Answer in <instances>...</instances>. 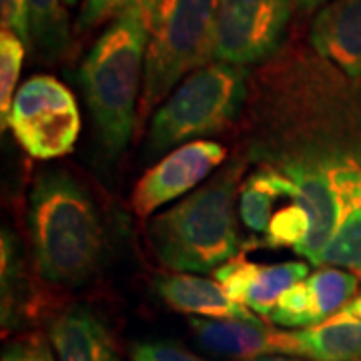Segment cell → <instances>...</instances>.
<instances>
[{
	"instance_id": "obj_1",
	"label": "cell",
	"mask_w": 361,
	"mask_h": 361,
	"mask_svg": "<svg viewBox=\"0 0 361 361\" xmlns=\"http://www.w3.org/2000/svg\"><path fill=\"white\" fill-rule=\"evenodd\" d=\"M247 165L293 183L310 217L297 255L319 265L345 221L361 211V82L307 49L271 56L249 82Z\"/></svg>"
},
{
	"instance_id": "obj_2",
	"label": "cell",
	"mask_w": 361,
	"mask_h": 361,
	"mask_svg": "<svg viewBox=\"0 0 361 361\" xmlns=\"http://www.w3.org/2000/svg\"><path fill=\"white\" fill-rule=\"evenodd\" d=\"M28 231L40 277L77 285L97 271L103 221L87 189L65 169L40 171L28 195Z\"/></svg>"
},
{
	"instance_id": "obj_3",
	"label": "cell",
	"mask_w": 361,
	"mask_h": 361,
	"mask_svg": "<svg viewBox=\"0 0 361 361\" xmlns=\"http://www.w3.org/2000/svg\"><path fill=\"white\" fill-rule=\"evenodd\" d=\"M247 161H231L217 177L149 223L157 259L177 273H213L239 255L237 199Z\"/></svg>"
},
{
	"instance_id": "obj_4",
	"label": "cell",
	"mask_w": 361,
	"mask_h": 361,
	"mask_svg": "<svg viewBox=\"0 0 361 361\" xmlns=\"http://www.w3.org/2000/svg\"><path fill=\"white\" fill-rule=\"evenodd\" d=\"M147 8L135 2L111 20L80 66V85L104 149L118 155L129 145L145 77Z\"/></svg>"
},
{
	"instance_id": "obj_5",
	"label": "cell",
	"mask_w": 361,
	"mask_h": 361,
	"mask_svg": "<svg viewBox=\"0 0 361 361\" xmlns=\"http://www.w3.org/2000/svg\"><path fill=\"white\" fill-rule=\"evenodd\" d=\"M215 6L217 0H145L149 40L139 115L215 59Z\"/></svg>"
},
{
	"instance_id": "obj_6",
	"label": "cell",
	"mask_w": 361,
	"mask_h": 361,
	"mask_svg": "<svg viewBox=\"0 0 361 361\" xmlns=\"http://www.w3.org/2000/svg\"><path fill=\"white\" fill-rule=\"evenodd\" d=\"M245 66L209 63L191 73L157 109L149 129L151 153L223 133L243 115L249 85Z\"/></svg>"
},
{
	"instance_id": "obj_7",
	"label": "cell",
	"mask_w": 361,
	"mask_h": 361,
	"mask_svg": "<svg viewBox=\"0 0 361 361\" xmlns=\"http://www.w3.org/2000/svg\"><path fill=\"white\" fill-rule=\"evenodd\" d=\"M8 127L35 159L68 155L80 130L77 101L61 80L37 75L14 94Z\"/></svg>"
},
{
	"instance_id": "obj_8",
	"label": "cell",
	"mask_w": 361,
	"mask_h": 361,
	"mask_svg": "<svg viewBox=\"0 0 361 361\" xmlns=\"http://www.w3.org/2000/svg\"><path fill=\"white\" fill-rule=\"evenodd\" d=\"M293 0H217L215 61L249 66L279 52Z\"/></svg>"
},
{
	"instance_id": "obj_9",
	"label": "cell",
	"mask_w": 361,
	"mask_h": 361,
	"mask_svg": "<svg viewBox=\"0 0 361 361\" xmlns=\"http://www.w3.org/2000/svg\"><path fill=\"white\" fill-rule=\"evenodd\" d=\"M227 159V149L215 141H191L173 149L165 159L137 180L130 209L137 217H149L159 207L189 195Z\"/></svg>"
},
{
	"instance_id": "obj_10",
	"label": "cell",
	"mask_w": 361,
	"mask_h": 361,
	"mask_svg": "<svg viewBox=\"0 0 361 361\" xmlns=\"http://www.w3.org/2000/svg\"><path fill=\"white\" fill-rule=\"evenodd\" d=\"M360 293V277L339 267H319L275 303L267 322L285 329L319 325Z\"/></svg>"
},
{
	"instance_id": "obj_11",
	"label": "cell",
	"mask_w": 361,
	"mask_h": 361,
	"mask_svg": "<svg viewBox=\"0 0 361 361\" xmlns=\"http://www.w3.org/2000/svg\"><path fill=\"white\" fill-rule=\"evenodd\" d=\"M307 275L310 263L305 261L253 263L243 255L233 257L213 271V279H217L237 303L259 317H267L283 293Z\"/></svg>"
},
{
	"instance_id": "obj_12",
	"label": "cell",
	"mask_w": 361,
	"mask_h": 361,
	"mask_svg": "<svg viewBox=\"0 0 361 361\" xmlns=\"http://www.w3.org/2000/svg\"><path fill=\"white\" fill-rule=\"evenodd\" d=\"M275 353L307 361H360L361 291L319 325L287 331L277 329Z\"/></svg>"
},
{
	"instance_id": "obj_13",
	"label": "cell",
	"mask_w": 361,
	"mask_h": 361,
	"mask_svg": "<svg viewBox=\"0 0 361 361\" xmlns=\"http://www.w3.org/2000/svg\"><path fill=\"white\" fill-rule=\"evenodd\" d=\"M311 51L361 82V0H329L310 26Z\"/></svg>"
},
{
	"instance_id": "obj_14",
	"label": "cell",
	"mask_w": 361,
	"mask_h": 361,
	"mask_svg": "<svg viewBox=\"0 0 361 361\" xmlns=\"http://www.w3.org/2000/svg\"><path fill=\"white\" fill-rule=\"evenodd\" d=\"M189 327L197 345L217 357L245 361L275 353L277 329L271 327L269 323L261 322L259 317H189Z\"/></svg>"
},
{
	"instance_id": "obj_15",
	"label": "cell",
	"mask_w": 361,
	"mask_h": 361,
	"mask_svg": "<svg viewBox=\"0 0 361 361\" xmlns=\"http://www.w3.org/2000/svg\"><path fill=\"white\" fill-rule=\"evenodd\" d=\"M155 289L171 310L187 313L191 317H207V319L259 317L241 303H237L217 279H207L193 273H171V275H161L157 279Z\"/></svg>"
},
{
	"instance_id": "obj_16",
	"label": "cell",
	"mask_w": 361,
	"mask_h": 361,
	"mask_svg": "<svg viewBox=\"0 0 361 361\" xmlns=\"http://www.w3.org/2000/svg\"><path fill=\"white\" fill-rule=\"evenodd\" d=\"M49 337L59 361H121L106 325L85 305L61 313L52 322Z\"/></svg>"
},
{
	"instance_id": "obj_17",
	"label": "cell",
	"mask_w": 361,
	"mask_h": 361,
	"mask_svg": "<svg viewBox=\"0 0 361 361\" xmlns=\"http://www.w3.org/2000/svg\"><path fill=\"white\" fill-rule=\"evenodd\" d=\"M30 35L37 51L47 59H61L71 47V26L65 0H26Z\"/></svg>"
},
{
	"instance_id": "obj_18",
	"label": "cell",
	"mask_w": 361,
	"mask_h": 361,
	"mask_svg": "<svg viewBox=\"0 0 361 361\" xmlns=\"http://www.w3.org/2000/svg\"><path fill=\"white\" fill-rule=\"evenodd\" d=\"M2 325L4 329H13L23 323L26 313L25 303V279L20 273V259L16 251V243L11 233L2 231Z\"/></svg>"
},
{
	"instance_id": "obj_19",
	"label": "cell",
	"mask_w": 361,
	"mask_h": 361,
	"mask_svg": "<svg viewBox=\"0 0 361 361\" xmlns=\"http://www.w3.org/2000/svg\"><path fill=\"white\" fill-rule=\"evenodd\" d=\"M26 44L11 30L0 35V121L2 130L8 127V115L14 101V87L25 61Z\"/></svg>"
},
{
	"instance_id": "obj_20",
	"label": "cell",
	"mask_w": 361,
	"mask_h": 361,
	"mask_svg": "<svg viewBox=\"0 0 361 361\" xmlns=\"http://www.w3.org/2000/svg\"><path fill=\"white\" fill-rule=\"evenodd\" d=\"M51 337L42 334H28V336L13 339L4 351L2 361H56L52 353Z\"/></svg>"
},
{
	"instance_id": "obj_21",
	"label": "cell",
	"mask_w": 361,
	"mask_h": 361,
	"mask_svg": "<svg viewBox=\"0 0 361 361\" xmlns=\"http://www.w3.org/2000/svg\"><path fill=\"white\" fill-rule=\"evenodd\" d=\"M142 0H85L77 18V28L80 32L97 28L106 20H115L125 8Z\"/></svg>"
},
{
	"instance_id": "obj_22",
	"label": "cell",
	"mask_w": 361,
	"mask_h": 361,
	"mask_svg": "<svg viewBox=\"0 0 361 361\" xmlns=\"http://www.w3.org/2000/svg\"><path fill=\"white\" fill-rule=\"evenodd\" d=\"M133 361H207L167 341H142L130 349Z\"/></svg>"
},
{
	"instance_id": "obj_23",
	"label": "cell",
	"mask_w": 361,
	"mask_h": 361,
	"mask_svg": "<svg viewBox=\"0 0 361 361\" xmlns=\"http://www.w3.org/2000/svg\"><path fill=\"white\" fill-rule=\"evenodd\" d=\"M2 4V30H11L26 47L32 42L30 35V14L26 0H0Z\"/></svg>"
},
{
	"instance_id": "obj_24",
	"label": "cell",
	"mask_w": 361,
	"mask_h": 361,
	"mask_svg": "<svg viewBox=\"0 0 361 361\" xmlns=\"http://www.w3.org/2000/svg\"><path fill=\"white\" fill-rule=\"evenodd\" d=\"M329 0H293V8L301 11V13H311V11H317L325 6Z\"/></svg>"
},
{
	"instance_id": "obj_25",
	"label": "cell",
	"mask_w": 361,
	"mask_h": 361,
	"mask_svg": "<svg viewBox=\"0 0 361 361\" xmlns=\"http://www.w3.org/2000/svg\"><path fill=\"white\" fill-rule=\"evenodd\" d=\"M245 361H307L301 360V357H293V355H259V357H253V360H245Z\"/></svg>"
},
{
	"instance_id": "obj_26",
	"label": "cell",
	"mask_w": 361,
	"mask_h": 361,
	"mask_svg": "<svg viewBox=\"0 0 361 361\" xmlns=\"http://www.w3.org/2000/svg\"><path fill=\"white\" fill-rule=\"evenodd\" d=\"M75 2H77V0H65V4H66V6H73V4H75Z\"/></svg>"
},
{
	"instance_id": "obj_27",
	"label": "cell",
	"mask_w": 361,
	"mask_h": 361,
	"mask_svg": "<svg viewBox=\"0 0 361 361\" xmlns=\"http://www.w3.org/2000/svg\"><path fill=\"white\" fill-rule=\"evenodd\" d=\"M360 361H361V360H360Z\"/></svg>"
}]
</instances>
